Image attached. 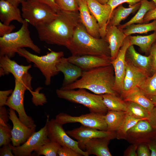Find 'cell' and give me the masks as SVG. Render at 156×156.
Listing matches in <instances>:
<instances>
[{
	"instance_id": "d6986e66",
	"label": "cell",
	"mask_w": 156,
	"mask_h": 156,
	"mask_svg": "<svg viewBox=\"0 0 156 156\" xmlns=\"http://www.w3.org/2000/svg\"><path fill=\"white\" fill-rule=\"evenodd\" d=\"M127 36L117 26L107 27L104 38L109 44L111 61L116 57Z\"/></svg>"
},
{
	"instance_id": "11a10c76",
	"label": "cell",
	"mask_w": 156,
	"mask_h": 156,
	"mask_svg": "<svg viewBox=\"0 0 156 156\" xmlns=\"http://www.w3.org/2000/svg\"><path fill=\"white\" fill-rule=\"evenodd\" d=\"M148 99L153 102L154 106H156V95L151 96Z\"/></svg>"
},
{
	"instance_id": "f35d334b",
	"label": "cell",
	"mask_w": 156,
	"mask_h": 156,
	"mask_svg": "<svg viewBox=\"0 0 156 156\" xmlns=\"http://www.w3.org/2000/svg\"><path fill=\"white\" fill-rule=\"evenodd\" d=\"M42 88L39 87L35 90V92H33L32 90L30 91L33 95L32 99V102L36 106L43 105L47 102V99L44 94L39 93V90Z\"/></svg>"
},
{
	"instance_id": "6f0895ef",
	"label": "cell",
	"mask_w": 156,
	"mask_h": 156,
	"mask_svg": "<svg viewBox=\"0 0 156 156\" xmlns=\"http://www.w3.org/2000/svg\"><path fill=\"white\" fill-rule=\"evenodd\" d=\"M76 1L78 5V4L80 2L81 0H75Z\"/></svg>"
},
{
	"instance_id": "9c48e42d",
	"label": "cell",
	"mask_w": 156,
	"mask_h": 156,
	"mask_svg": "<svg viewBox=\"0 0 156 156\" xmlns=\"http://www.w3.org/2000/svg\"><path fill=\"white\" fill-rule=\"evenodd\" d=\"M105 114L90 112L79 116H74L61 112L56 116L55 119L62 125L67 123L78 122L84 126L100 130L107 131V125L104 118Z\"/></svg>"
},
{
	"instance_id": "4fadbf2b",
	"label": "cell",
	"mask_w": 156,
	"mask_h": 156,
	"mask_svg": "<svg viewBox=\"0 0 156 156\" xmlns=\"http://www.w3.org/2000/svg\"><path fill=\"white\" fill-rule=\"evenodd\" d=\"M130 45L129 36H127L125 39L116 57L111 62L114 69L115 74L114 90L118 94L120 95L122 89L123 80L127 68L126 53Z\"/></svg>"
},
{
	"instance_id": "db71d44e",
	"label": "cell",
	"mask_w": 156,
	"mask_h": 156,
	"mask_svg": "<svg viewBox=\"0 0 156 156\" xmlns=\"http://www.w3.org/2000/svg\"><path fill=\"white\" fill-rule=\"evenodd\" d=\"M14 5L18 6L23 0H4Z\"/></svg>"
},
{
	"instance_id": "d6a6232c",
	"label": "cell",
	"mask_w": 156,
	"mask_h": 156,
	"mask_svg": "<svg viewBox=\"0 0 156 156\" xmlns=\"http://www.w3.org/2000/svg\"><path fill=\"white\" fill-rule=\"evenodd\" d=\"M126 102L127 105V114L137 119L148 120L150 113L145 108L133 102Z\"/></svg>"
},
{
	"instance_id": "7c38bea8",
	"label": "cell",
	"mask_w": 156,
	"mask_h": 156,
	"mask_svg": "<svg viewBox=\"0 0 156 156\" xmlns=\"http://www.w3.org/2000/svg\"><path fill=\"white\" fill-rule=\"evenodd\" d=\"M156 138V129L148 120L139 121L127 132L125 138L129 143L139 144L147 143Z\"/></svg>"
},
{
	"instance_id": "44dd1931",
	"label": "cell",
	"mask_w": 156,
	"mask_h": 156,
	"mask_svg": "<svg viewBox=\"0 0 156 156\" xmlns=\"http://www.w3.org/2000/svg\"><path fill=\"white\" fill-rule=\"evenodd\" d=\"M31 65H19L6 55L0 56V76L11 73L15 79H21L25 74L28 72Z\"/></svg>"
},
{
	"instance_id": "f546056e",
	"label": "cell",
	"mask_w": 156,
	"mask_h": 156,
	"mask_svg": "<svg viewBox=\"0 0 156 156\" xmlns=\"http://www.w3.org/2000/svg\"><path fill=\"white\" fill-rule=\"evenodd\" d=\"M126 112L108 110L104 116L107 125V131L116 132L121 125Z\"/></svg>"
},
{
	"instance_id": "c3c4849f",
	"label": "cell",
	"mask_w": 156,
	"mask_h": 156,
	"mask_svg": "<svg viewBox=\"0 0 156 156\" xmlns=\"http://www.w3.org/2000/svg\"><path fill=\"white\" fill-rule=\"evenodd\" d=\"M9 119L8 111L4 106L0 107V122L7 123Z\"/></svg>"
},
{
	"instance_id": "ab89813d",
	"label": "cell",
	"mask_w": 156,
	"mask_h": 156,
	"mask_svg": "<svg viewBox=\"0 0 156 156\" xmlns=\"http://www.w3.org/2000/svg\"><path fill=\"white\" fill-rule=\"evenodd\" d=\"M140 1V0H109L107 4L111 7L112 12L114 9L120 4L127 3L129 5H132Z\"/></svg>"
},
{
	"instance_id": "836d02e7",
	"label": "cell",
	"mask_w": 156,
	"mask_h": 156,
	"mask_svg": "<svg viewBox=\"0 0 156 156\" xmlns=\"http://www.w3.org/2000/svg\"><path fill=\"white\" fill-rule=\"evenodd\" d=\"M142 120L135 118L126 114L122 122L116 132L118 139H125L128 131L139 121Z\"/></svg>"
},
{
	"instance_id": "e575fe53",
	"label": "cell",
	"mask_w": 156,
	"mask_h": 156,
	"mask_svg": "<svg viewBox=\"0 0 156 156\" xmlns=\"http://www.w3.org/2000/svg\"><path fill=\"white\" fill-rule=\"evenodd\" d=\"M137 87L148 98L156 95V71L151 76L147 77Z\"/></svg>"
},
{
	"instance_id": "1f68e13d",
	"label": "cell",
	"mask_w": 156,
	"mask_h": 156,
	"mask_svg": "<svg viewBox=\"0 0 156 156\" xmlns=\"http://www.w3.org/2000/svg\"><path fill=\"white\" fill-rule=\"evenodd\" d=\"M122 30L127 36L133 34H147L151 31H156V20L149 23L132 24Z\"/></svg>"
},
{
	"instance_id": "7a4b0ae2",
	"label": "cell",
	"mask_w": 156,
	"mask_h": 156,
	"mask_svg": "<svg viewBox=\"0 0 156 156\" xmlns=\"http://www.w3.org/2000/svg\"><path fill=\"white\" fill-rule=\"evenodd\" d=\"M115 77L112 64L83 71L81 78L74 83L64 87L62 90L83 88L97 94H111L118 95L114 90Z\"/></svg>"
},
{
	"instance_id": "d590c367",
	"label": "cell",
	"mask_w": 156,
	"mask_h": 156,
	"mask_svg": "<svg viewBox=\"0 0 156 156\" xmlns=\"http://www.w3.org/2000/svg\"><path fill=\"white\" fill-rule=\"evenodd\" d=\"M61 145L57 143L50 140L34 151L37 155L56 156Z\"/></svg>"
},
{
	"instance_id": "ba28073f",
	"label": "cell",
	"mask_w": 156,
	"mask_h": 156,
	"mask_svg": "<svg viewBox=\"0 0 156 156\" xmlns=\"http://www.w3.org/2000/svg\"><path fill=\"white\" fill-rule=\"evenodd\" d=\"M21 4L23 18L35 27L49 23L57 16L51 7L41 3L23 0Z\"/></svg>"
},
{
	"instance_id": "52a82bcc",
	"label": "cell",
	"mask_w": 156,
	"mask_h": 156,
	"mask_svg": "<svg viewBox=\"0 0 156 156\" xmlns=\"http://www.w3.org/2000/svg\"><path fill=\"white\" fill-rule=\"evenodd\" d=\"M56 93L60 98L83 105L89 109L90 112L105 114L108 111L101 94H92L86 89L79 88L76 90L57 89Z\"/></svg>"
},
{
	"instance_id": "f1b7e54d",
	"label": "cell",
	"mask_w": 156,
	"mask_h": 156,
	"mask_svg": "<svg viewBox=\"0 0 156 156\" xmlns=\"http://www.w3.org/2000/svg\"><path fill=\"white\" fill-rule=\"evenodd\" d=\"M129 37L131 45L138 46L142 51L147 53L150 52L152 46L156 41V31L147 36L130 35Z\"/></svg>"
},
{
	"instance_id": "ffe728a7",
	"label": "cell",
	"mask_w": 156,
	"mask_h": 156,
	"mask_svg": "<svg viewBox=\"0 0 156 156\" xmlns=\"http://www.w3.org/2000/svg\"><path fill=\"white\" fill-rule=\"evenodd\" d=\"M78 5L81 21L87 32L95 38H101L99 24L90 12L86 0H81Z\"/></svg>"
},
{
	"instance_id": "b9f144b4",
	"label": "cell",
	"mask_w": 156,
	"mask_h": 156,
	"mask_svg": "<svg viewBox=\"0 0 156 156\" xmlns=\"http://www.w3.org/2000/svg\"><path fill=\"white\" fill-rule=\"evenodd\" d=\"M137 153L138 156H151V151L146 143L138 144Z\"/></svg>"
},
{
	"instance_id": "5bb4252c",
	"label": "cell",
	"mask_w": 156,
	"mask_h": 156,
	"mask_svg": "<svg viewBox=\"0 0 156 156\" xmlns=\"http://www.w3.org/2000/svg\"><path fill=\"white\" fill-rule=\"evenodd\" d=\"M66 132L69 136L77 140L79 147L83 151L85 143L91 139L110 138L113 139L116 138V132L100 130L83 125Z\"/></svg>"
},
{
	"instance_id": "603a6c76",
	"label": "cell",
	"mask_w": 156,
	"mask_h": 156,
	"mask_svg": "<svg viewBox=\"0 0 156 156\" xmlns=\"http://www.w3.org/2000/svg\"><path fill=\"white\" fill-rule=\"evenodd\" d=\"M126 60L129 61L135 67L140 69L148 76L152 73L151 55H143L138 52L134 45H130L126 54Z\"/></svg>"
},
{
	"instance_id": "8992f818",
	"label": "cell",
	"mask_w": 156,
	"mask_h": 156,
	"mask_svg": "<svg viewBox=\"0 0 156 156\" xmlns=\"http://www.w3.org/2000/svg\"><path fill=\"white\" fill-rule=\"evenodd\" d=\"M49 49L50 52L41 56L32 54L24 48L18 49L17 52L19 56L25 58L29 63H33L34 67L40 70L45 77L44 83L46 86L50 85L51 77L59 73L57 66L64 56L62 51L56 52Z\"/></svg>"
},
{
	"instance_id": "3957f363",
	"label": "cell",
	"mask_w": 156,
	"mask_h": 156,
	"mask_svg": "<svg viewBox=\"0 0 156 156\" xmlns=\"http://www.w3.org/2000/svg\"><path fill=\"white\" fill-rule=\"evenodd\" d=\"M66 47L72 55H96L110 57L109 44L105 38H96L90 35L81 23L76 27Z\"/></svg>"
},
{
	"instance_id": "681fc988",
	"label": "cell",
	"mask_w": 156,
	"mask_h": 156,
	"mask_svg": "<svg viewBox=\"0 0 156 156\" xmlns=\"http://www.w3.org/2000/svg\"><path fill=\"white\" fill-rule=\"evenodd\" d=\"M156 20V7L147 12L143 19V23Z\"/></svg>"
},
{
	"instance_id": "4316f807",
	"label": "cell",
	"mask_w": 156,
	"mask_h": 156,
	"mask_svg": "<svg viewBox=\"0 0 156 156\" xmlns=\"http://www.w3.org/2000/svg\"><path fill=\"white\" fill-rule=\"evenodd\" d=\"M140 6L135 14L127 22L117 26L119 29L122 30L132 24L143 23L144 18L147 12L156 7V5L152 1L140 0Z\"/></svg>"
},
{
	"instance_id": "5b68a950",
	"label": "cell",
	"mask_w": 156,
	"mask_h": 156,
	"mask_svg": "<svg viewBox=\"0 0 156 156\" xmlns=\"http://www.w3.org/2000/svg\"><path fill=\"white\" fill-rule=\"evenodd\" d=\"M32 79V77L28 72L23 75L21 79H15L14 89L9 97L6 105L16 111L20 121L35 131L36 125L32 118L26 114L24 105L25 91L27 90L30 91L32 90L31 84Z\"/></svg>"
},
{
	"instance_id": "6da1fadb",
	"label": "cell",
	"mask_w": 156,
	"mask_h": 156,
	"mask_svg": "<svg viewBox=\"0 0 156 156\" xmlns=\"http://www.w3.org/2000/svg\"><path fill=\"white\" fill-rule=\"evenodd\" d=\"M81 23L79 11L61 9L51 21L35 28L40 41L49 44L66 47Z\"/></svg>"
},
{
	"instance_id": "74e56055",
	"label": "cell",
	"mask_w": 156,
	"mask_h": 156,
	"mask_svg": "<svg viewBox=\"0 0 156 156\" xmlns=\"http://www.w3.org/2000/svg\"><path fill=\"white\" fill-rule=\"evenodd\" d=\"M61 10L68 11H77L79 6L75 0H55Z\"/></svg>"
},
{
	"instance_id": "8d00e7d4",
	"label": "cell",
	"mask_w": 156,
	"mask_h": 156,
	"mask_svg": "<svg viewBox=\"0 0 156 156\" xmlns=\"http://www.w3.org/2000/svg\"><path fill=\"white\" fill-rule=\"evenodd\" d=\"M12 126L7 123L0 122V146L12 142Z\"/></svg>"
},
{
	"instance_id": "bcb514c9",
	"label": "cell",
	"mask_w": 156,
	"mask_h": 156,
	"mask_svg": "<svg viewBox=\"0 0 156 156\" xmlns=\"http://www.w3.org/2000/svg\"><path fill=\"white\" fill-rule=\"evenodd\" d=\"M138 144H133L129 146L125 151V156H138L137 150Z\"/></svg>"
},
{
	"instance_id": "680465c9",
	"label": "cell",
	"mask_w": 156,
	"mask_h": 156,
	"mask_svg": "<svg viewBox=\"0 0 156 156\" xmlns=\"http://www.w3.org/2000/svg\"><path fill=\"white\" fill-rule=\"evenodd\" d=\"M151 1H153L156 5V0H151Z\"/></svg>"
},
{
	"instance_id": "8fae6325",
	"label": "cell",
	"mask_w": 156,
	"mask_h": 156,
	"mask_svg": "<svg viewBox=\"0 0 156 156\" xmlns=\"http://www.w3.org/2000/svg\"><path fill=\"white\" fill-rule=\"evenodd\" d=\"M47 135V125L39 131L35 132L23 144L18 146H14L8 144L15 156H29L31 153L50 140Z\"/></svg>"
},
{
	"instance_id": "7dc6e473",
	"label": "cell",
	"mask_w": 156,
	"mask_h": 156,
	"mask_svg": "<svg viewBox=\"0 0 156 156\" xmlns=\"http://www.w3.org/2000/svg\"><path fill=\"white\" fill-rule=\"evenodd\" d=\"M45 4L53 9L57 13L61 9L56 3L55 0H33Z\"/></svg>"
},
{
	"instance_id": "e0dca14e",
	"label": "cell",
	"mask_w": 156,
	"mask_h": 156,
	"mask_svg": "<svg viewBox=\"0 0 156 156\" xmlns=\"http://www.w3.org/2000/svg\"><path fill=\"white\" fill-rule=\"evenodd\" d=\"M67 58L69 62L79 67L83 71L111 64L110 57L103 56L72 55Z\"/></svg>"
},
{
	"instance_id": "2e32d148",
	"label": "cell",
	"mask_w": 156,
	"mask_h": 156,
	"mask_svg": "<svg viewBox=\"0 0 156 156\" xmlns=\"http://www.w3.org/2000/svg\"><path fill=\"white\" fill-rule=\"evenodd\" d=\"M8 110L9 119L13 125L11 131L12 145L18 146L24 143L35 131L20 121L17 117L15 110L10 108Z\"/></svg>"
},
{
	"instance_id": "816d5d0a",
	"label": "cell",
	"mask_w": 156,
	"mask_h": 156,
	"mask_svg": "<svg viewBox=\"0 0 156 156\" xmlns=\"http://www.w3.org/2000/svg\"><path fill=\"white\" fill-rule=\"evenodd\" d=\"M152 126L156 129V106H155L148 120Z\"/></svg>"
},
{
	"instance_id": "f907efd6",
	"label": "cell",
	"mask_w": 156,
	"mask_h": 156,
	"mask_svg": "<svg viewBox=\"0 0 156 156\" xmlns=\"http://www.w3.org/2000/svg\"><path fill=\"white\" fill-rule=\"evenodd\" d=\"M0 149V156H14L12 148L8 144L3 145Z\"/></svg>"
},
{
	"instance_id": "f6af8a7d",
	"label": "cell",
	"mask_w": 156,
	"mask_h": 156,
	"mask_svg": "<svg viewBox=\"0 0 156 156\" xmlns=\"http://www.w3.org/2000/svg\"><path fill=\"white\" fill-rule=\"evenodd\" d=\"M13 90L11 89L6 90L0 91V107L6 105L9 96L11 94Z\"/></svg>"
},
{
	"instance_id": "7bdbcfd3",
	"label": "cell",
	"mask_w": 156,
	"mask_h": 156,
	"mask_svg": "<svg viewBox=\"0 0 156 156\" xmlns=\"http://www.w3.org/2000/svg\"><path fill=\"white\" fill-rule=\"evenodd\" d=\"M15 28L16 27L14 25H7L0 22V37H2L5 35L11 33Z\"/></svg>"
},
{
	"instance_id": "ee69618b",
	"label": "cell",
	"mask_w": 156,
	"mask_h": 156,
	"mask_svg": "<svg viewBox=\"0 0 156 156\" xmlns=\"http://www.w3.org/2000/svg\"><path fill=\"white\" fill-rule=\"evenodd\" d=\"M150 55L151 57L152 72L153 74L156 71V41L151 47Z\"/></svg>"
},
{
	"instance_id": "9a60e30c",
	"label": "cell",
	"mask_w": 156,
	"mask_h": 156,
	"mask_svg": "<svg viewBox=\"0 0 156 156\" xmlns=\"http://www.w3.org/2000/svg\"><path fill=\"white\" fill-rule=\"evenodd\" d=\"M85 0L90 12L99 24L101 38H104L112 13L111 7L107 4H101L95 0Z\"/></svg>"
},
{
	"instance_id": "277c9868",
	"label": "cell",
	"mask_w": 156,
	"mask_h": 156,
	"mask_svg": "<svg viewBox=\"0 0 156 156\" xmlns=\"http://www.w3.org/2000/svg\"><path fill=\"white\" fill-rule=\"evenodd\" d=\"M28 23L24 20L20 29L18 31L0 37V56L6 55L14 57L18 49L27 47L40 54L41 49L31 39L28 28Z\"/></svg>"
},
{
	"instance_id": "f5cc1de1",
	"label": "cell",
	"mask_w": 156,
	"mask_h": 156,
	"mask_svg": "<svg viewBox=\"0 0 156 156\" xmlns=\"http://www.w3.org/2000/svg\"><path fill=\"white\" fill-rule=\"evenodd\" d=\"M151 151V156H156V138L147 143Z\"/></svg>"
},
{
	"instance_id": "cb8c5ba5",
	"label": "cell",
	"mask_w": 156,
	"mask_h": 156,
	"mask_svg": "<svg viewBox=\"0 0 156 156\" xmlns=\"http://www.w3.org/2000/svg\"><path fill=\"white\" fill-rule=\"evenodd\" d=\"M110 138H94L87 141L85 143L83 151L89 155L93 154L97 156H112L108 145Z\"/></svg>"
},
{
	"instance_id": "4dcf8cb0",
	"label": "cell",
	"mask_w": 156,
	"mask_h": 156,
	"mask_svg": "<svg viewBox=\"0 0 156 156\" xmlns=\"http://www.w3.org/2000/svg\"><path fill=\"white\" fill-rule=\"evenodd\" d=\"M101 95L108 110L126 112L127 105L126 101L118 95L111 94Z\"/></svg>"
},
{
	"instance_id": "9f6ffc18",
	"label": "cell",
	"mask_w": 156,
	"mask_h": 156,
	"mask_svg": "<svg viewBox=\"0 0 156 156\" xmlns=\"http://www.w3.org/2000/svg\"><path fill=\"white\" fill-rule=\"evenodd\" d=\"M95 1H97L100 3L103 4H107L108 1L109 0H95Z\"/></svg>"
},
{
	"instance_id": "60d3db41",
	"label": "cell",
	"mask_w": 156,
	"mask_h": 156,
	"mask_svg": "<svg viewBox=\"0 0 156 156\" xmlns=\"http://www.w3.org/2000/svg\"><path fill=\"white\" fill-rule=\"evenodd\" d=\"M60 156H81V155L72 148L66 146H61L57 151Z\"/></svg>"
},
{
	"instance_id": "ac0fdd59",
	"label": "cell",
	"mask_w": 156,
	"mask_h": 156,
	"mask_svg": "<svg viewBox=\"0 0 156 156\" xmlns=\"http://www.w3.org/2000/svg\"><path fill=\"white\" fill-rule=\"evenodd\" d=\"M127 68L120 94L123 98L129 92L138 86L147 77L146 74L126 60Z\"/></svg>"
},
{
	"instance_id": "83f0119b",
	"label": "cell",
	"mask_w": 156,
	"mask_h": 156,
	"mask_svg": "<svg viewBox=\"0 0 156 156\" xmlns=\"http://www.w3.org/2000/svg\"><path fill=\"white\" fill-rule=\"evenodd\" d=\"M123 99L125 101H132L141 105L150 113L155 106L153 102L144 94L137 86L128 93Z\"/></svg>"
},
{
	"instance_id": "30bf717a",
	"label": "cell",
	"mask_w": 156,
	"mask_h": 156,
	"mask_svg": "<svg viewBox=\"0 0 156 156\" xmlns=\"http://www.w3.org/2000/svg\"><path fill=\"white\" fill-rule=\"evenodd\" d=\"M46 124L47 125V135L51 140L56 142L61 146H66L70 148L81 155L88 156L85 151L79 147L78 142L71 138L65 131L62 125L57 122L55 119H49L47 116Z\"/></svg>"
},
{
	"instance_id": "d4e9b609",
	"label": "cell",
	"mask_w": 156,
	"mask_h": 156,
	"mask_svg": "<svg viewBox=\"0 0 156 156\" xmlns=\"http://www.w3.org/2000/svg\"><path fill=\"white\" fill-rule=\"evenodd\" d=\"M0 20L7 25H10L13 21L22 24L24 21L18 6L4 0H0Z\"/></svg>"
},
{
	"instance_id": "7402d4cb",
	"label": "cell",
	"mask_w": 156,
	"mask_h": 156,
	"mask_svg": "<svg viewBox=\"0 0 156 156\" xmlns=\"http://www.w3.org/2000/svg\"><path fill=\"white\" fill-rule=\"evenodd\" d=\"M57 68L59 72H62L64 79L62 87L71 84L81 77L83 71L77 66L69 62L67 58L62 57L57 64Z\"/></svg>"
},
{
	"instance_id": "484cf974",
	"label": "cell",
	"mask_w": 156,
	"mask_h": 156,
	"mask_svg": "<svg viewBox=\"0 0 156 156\" xmlns=\"http://www.w3.org/2000/svg\"><path fill=\"white\" fill-rule=\"evenodd\" d=\"M141 5L140 1L132 5H129L128 8L124 7L121 4L113 11L107 26H118L123 20L126 19L130 14L137 11Z\"/></svg>"
}]
</instances>
